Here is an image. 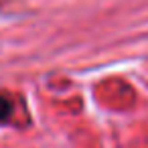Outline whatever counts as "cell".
<instances>
[{
  "label": "cell",
  "mask_w": 148,
  "mask_h": 148,
  "mask_svg": "<svg viewBox=\"0 0 148 148\" xmlns=\"http://www.w3.org/2000/svg\"><path fill=\"white\" fill-rule=\"evenodd\" d=\"M10 116H12V101L8 95L0 93V124H6Z\"/></svg>",
  "instance_id": "obj_1"
}]
</instances>
